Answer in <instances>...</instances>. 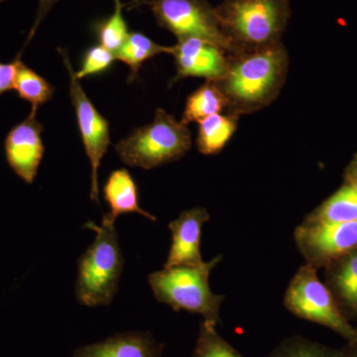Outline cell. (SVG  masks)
Masks as SVG:
<instances>
[{
    "mask_svg": "<svg viewBox=\"0 0 357 357\" xmlns=\"http://www.w3.org/2000/svg\"><path fill=\"white\" fill-rule=\"evenodd\" d=\"M227 109V98L217 82L206 81L188 98L181 121L188 126Z\"/></svg>",
    "mask_w": 357,
    "mask_h": 357,
    "instance_id": "2e32d148",
    "label": "cell"
},
{
    "mask_svg": "<svg viewBox=\"0 0 357 357\" xmlns=\"http://www.w3.org/2000/svg\"><path fill=\"white\" fill-rule=\"evenodd\" d=\"M161 347L145 333H124L84 345L73 357H161Z\"/></svg>",
    "mask_w": 357,
    "mask_h": 357,
    "instance_id": "4fadbf2b",
    "label": "cell"
},
{
    "mask_svg": "<svg viewBox=\"0 0 357 357\" xmlns=\"http://www.w3.org/2000/svg\"><path fill=\"white\" fill-rule=\"evenodd\" d=\"M70 75V96L77 115L84 150L91 167V199L98 204V168L110 145L109 123L84 93L81 82L75 76L69 56L59 50Z\"/></svg>",
    "mask_w": 357,
    "mask_h": 357,
    "instance_id": "ba28073f",
    "label": "cell"
},
{
    "mask_svg": "<svg viewBox=\"0 0 357 357\" xmlns=\"http://www.w3.org/2000/svg\"><path fill=\"white\" fill-rule=\"evenodd\" d=\"M58 0H39L38 10H37L36 18H35L34 24H33L31 29H30L29 35H28L27 41L26 45L31 41L33 37H34L35 33L38 29L40 24L42 21L46 17L47 14L49 13L52 7L55 6L56 2Z\"/></svg>",
    "mask_w": 357,
    "mask_h": 357,
    "instance_id": "484cf974",
    "label": "cell"
},
{
    "mask_svg": "<svg viewBox=\"0 0 357 357\" xmlns=\"http://www.w3.org/2000/svg\"><path fill=\"white\" fill-rule=\"evenodd\" d=\"M114 61V52L109 51L102 45L91 47L84 55L81 69L79 72H75V76L81 81L86 77L100 74L109 69Z\"/></svg>",
    "mask_w": 357,
    "mask_h": 357,
    "instance_id": "cb8c5ba5",
    "label": "cell"
},
{
    "mask_svg": "<svg viewBox=\"0 0 357 357\" xmlns=\"http://www.w3.org/2000/svg\"><path fill=\"white\" fill-rule=\"evenodd\" d=\"M342 357H357V340L349 342L347 351L340 352Z\"/></svg>",
    "mask_w": 357,
    "mask_h": 357,
    "instance_id": "83f0119b",
    "label": "cell"
},
{
    "mask_svg": "<svg viewBox=\"0 0 357 357\" xmlns=\"http://www.w3.org/2000/svg\"><path fill=\"white\" fill-rule=\"evenodd\" d=\"M123 4L121 0H114V13L112 16L102 23L98 28V38L100 44L102 45L109 51L119 50V47L123 44L128 38L129 32L128 24L122 14Z\"/></svg>",
    "mask_w": 357,
    "mask_h": 357,
    "instance_id": "7402d4cb",
    "label": "cell"
},
{
    "mask_svg": "<svg viewBox=\"0 0 357 357\" xmlns=\"http://www.w3.org/2000/svg\"><path fill=\"white\" fill-rule=\"evenodd\" d=\"M146 4L160 24L170 30L178 40L199 38L217 45L230 56L241 53L220 26L218 15L199 0H139Z\"/></svg>",
    "mask_w": 357,
    "mask_h": 357,
    "instance_id": "8992f818",
    "label": "cell"
},
{
    "mask_svg": "<svg viewBox=\"0 0 357 357\" xmlns=\"http://www.w3.org/2000/svg\"><path fill=\"white\" fill-rule=\"evenodd\" d=\"M222 256L198 266L164 268L149 276V284L155 298L169 305L174 311L199 314L204 321L220 323V310L225 296L211 292L210 274Z\"/></svg>",
    "mask_w": 357,
    "mask_h": 357,
    "instance_id": "3957f363",
    "label": "cell"
},
{
    "mask_svg": "<svg viewBox=\"0 0 357 357\" xmlns=\"http://www.w3.org/2000/svg\"><path fill=\"white\" fill-rule=\"evenodd\" d=\"M347 177H349V183L357 187V157L354 160L351 165L349 166Z\"/></svg>",
    "mask_w": 357,
    "mask_h": 357,
    "instance_id": "4316f807",
    "label": "cell"
},
{
    "mask_svg": "<svg viewBox=\"0 0 357 357\" xmlns=\"http://www.w3.org/2000/svg\"><path fill=\"white\" fill-rule=\"evenodd\" d=\"M237 119L238 116L234 114H217L198 122L197 147L199 151L204 155H215L222 151L236 132Z\"/></svg>",
    "mask_w": 357,
    "mask_h": 357,
    "instance_id": "9a60e30c",
    "label": "cell"
},
{
    "mask_svg": "<svg viewBox=\"0 0 357 357\" xmlns=\"http://www.w3.org/2000/svg\"><path fill=\"white\" fill-rule=\"evenodd\" d=\"M96 238L77 263V299L88 307L107 306L119 290L124 259L114 223L89 222Z\"/></svg>",
    "mask_w": 357,
    "mask_h": 357,
    "instance_id": "7a4b0ae2",
    "label": "cell"
},
{
    "mask_svg": "<svg viewBox=\"0 0 357 357\" xmlns=\"http://www.w3.org/2000/svg\"><path fill=\"white\" fill-rule=\"evenodd\" d=\"M270 357H342V354L307 338L292 337L283 340Z\"/></svg>",
    "mask_w": 357,
    "mask_h": 357,
    "instance_id": "603a6c76",
    "label": "cell"
},
{
    "mask_svg": "<svg viewBox=\"0 0 357 357\" xmlns=\"http://www.w3.org/2000/svg\"><path fill=\"white\" fill-rule=\"evenodd\" d=\"M37 110L31 107L29 115L9 131L4 141L7 163L21 180L29 185L38 174L44 155L43 126L37 119Z\"/></svg>",
    "mask_w": 357,
    "mask_h": 357,
    "instance_id": "30bf717a",
    "label": "cell"
},
{
    "mask_svg": "<svg viewBox=\"0 0 357 357\" xmlns=\"http://www.w3.org/2000/svg\"><path fill=\"white\" fill-rule=\"evenodd\" d=\"M137 1H138V0H133V6H134V4H135V3H136V2H137Z\"/></svg>",
    "mask_w": 357,
    "mask_h": 357,
    "instance_id": "f1b7e54d",
    "label": "cell"
},
{
    "mask_svg": "<svg viewBox=\"0 0 357 357\" xmlns=\"http://www.w3.org/2000/svg\"><path fill=\"white\" fill-rule=\"evenodd\" d=\"M225 13L230 38L241 53L277 44L283 18L278 0H236Z\"/></svg>",
    "mask_w": 357,
    "mask_h": 357,
    "instance_id": "52a82bcc",
    "label": "cell"
},
{
    "mask_svg": "<svg viewBox=\"0 0 357 357\" xmlns=\"http://www.w3.org/2000/svg\"><path fill=\"white\" fill-rule=\"evenodd\" d=\"M15 61L13 89L17 91L20 98L30 102L33 109H38L40 105L51 100L55 89L43 77L23 63L20 54Z\"/></svg>",
    "mask_w": 357,
    "mask_h": 357,
    "instance_id": "d6986e66",
    "label": "cell"
},
{
    "mask_svg": "<svg viewBox=\"0 0 357 357\" xmlns=\"http://www.w3.org/2000/svg\"><path fill=\"white\" fill-rule=\"evenodd\" d=\"M287 70V52L278 43L230 56L227 73L217 82L227 100V114H251L273 102Z\"/></svg>",
    "mask_w": 357,
    "mask_h": 357,
    "instance_id": "6da1fadb",
    "label": "cell"
},
{
    "mask_svg": "<svg viewBox=\"0 0 357 357\" xmlns=\"http://www.w3.org/2000/svg\"><path fill=\"white\" fill-rule=\"evenodd\" d=\"M1 1H4V0H0V2H1Z\"/></svg>",
    "mask_w": 357,
    "mask_h": 357,
    "instance_id": "f546056e",
    "label": "cell"
},
{
    "mask_svg": "<svg viewBox=\"0 0 357 357\" xmlns=\"http://www.w3.org/2000/svg\"><path fill=\"white\" fill-rule=\"evenodd\" d=\"M103 194L110 208V213L102 218L105 222L114 223L119 215L129 213H137L156 222L154 215L140 208L137 185L126 169H119L110 174L103 188Z\"/></svg>",
    "mask_w": 357,
    "mask_h": 357,
    "instance_id": "5bb4252c",
    "label": "cell"
},
{
    "mask_svg": "<svg viewBox=\"0 0 357 357\" xmlns=\"http://www.w3.org/2000/svg\"><path fill=\"white\" fill-rule=\"evenodd\" d=\"M210 220V213L197 206L183 211L177 220L169 223L172 244L164 268L198 266L203 264L201 255L202 229Z\"/></svg>",
    "mask_w": 357,
    "mask_h": 357,
    "instance_id": "7c38bea8",
    "label": "cell"
},
{
    "mask_svg": "<svg viewBox=\"0 0 357 357\" xmlns=\"http://www.w3.org/2000/svg\"><path fill=\"white\" fill-rule=\"evenodd\" d=\"M357 220V187L344 185L307 217L306 222H347Z\"/></svg>",
    "mask_w": 357,
    "mask_h": 357,
    "instance_id": "e0dca14e",
    "label": "cell"
},
{
    "mask_svg": "<svg viewBox=\"0 0 357 357\" xmlns=\"http://www.w3.org/2000/svg\"><path fill=\"white\" fill-rule=\"evenodd\" d=\"M285 306L295 316L325 326L349 342L357 340V328L349 325L312 265H303L293 277L286 291Z\"/></svg>",
    "mask_w": 357,
    "mask_h": 357,
    "instance_id": "5b68a950",
    "label": "cell"
},
{
    "mask_svg": "<svg viewBox=\"0 0 357 357\" xmlns=\"http://www.w3.org/2000/svg\"><path fill=\"white\" fill-rule=\"evenodd\" d=\"M333 284L345 305L357 311V251L347 253L333 276Z\"/></svg>",
    "mask_w": 357,
    "mask_h": 357,
    "instance_id": "44dd1931",
    "label": "cell"
},
{
    "mask_svg": "<svg viewBox=\"0 0 357 357\" xmlns=\"http://www.w3.org/2000/svg\"><path fill=\"white\" fill-rule=\"evenodd\" d=\"M172 52L173 46H162L144 34L130 32L119 50L114 52V56L115 60L121 61L130 68V81H134L143 63L160 54L172 55Z\"/></svg>",
    "mask_w": 357,
    "mask_h": 357,
    "instance_id": "ac0fdd59",
    "label": "cell"
},
{
    "mask_svg": "<svg viewBox=\"0 0 357 357\" xmlns=\"http://www.w3.org/2000/svg\"><path fill=\"white\" fill-rule=\"evenodd\" d=\"M172 56L177 70L174 82L185 77L220 81L227 73L230 58L220 47L199 38L178 40L173 46Z\"/></svg>",
    "mask_w": 357,
    "mask_h": 357,
    "instance_id": "8fae6325",
    "label": "cell"
},
{
    "mask_svg": "<svg viewBox=\"0 0 357 357\" xmlns=\"http://www.w3.org/2000/svg\"><path fill=\"white\" fill-rule=\"evenodd\" d=\"M16 61L4 64L0 63V96L13 89L14 77H15Z\"/></svg>",
    "mask_w": 357,
    "mask_h": 357,
    "instance_id": "d4e9b609",
    "label": "cell"
},
{
    "mask_svg": "<svg viewBox=\"0 0 357 357\" xmlns=\"http://www.w3.org/2000/svg\"><path fill=\"white\" fill-rule=\"evenodd\" d=\"M296 244L307 264L317 265L351 252L357 246V220L303 222L294 232Z\"/></svg>",
    "mask_w": 357,
    "mask_h": 357,
    "instance_id": "9c48e42d",
    "label": "cell"
},
{
    "mask_svg": "<svg viewBox=\"0 0 357 357\" xmlns=\"http://www.w3.org/2000/svg\"><path fill=\"white\" fill-rule=\"evenodd\" d=\"M192 357H243L217 331V324L204 321Z\"/></svg>",
    "mask_w": 357,
    "mask_h": 357,
    "instance_id": "ffe728a7",
    "label": "cell"
},
{
    "mask_svg": "<svg viewBox=\"0 0 357 357\" xmlns=\"http://www.w3.org/2000/svg\"><path fill=\"white\" fill-rule=\"evenodd\" d=\"M191 147L188 126L158 109L152 123L135 129L114 148L126 165L150 170L182 158Z\"/></svg>",
    "mask_w": 357,
    "mask_h": 357,
    "instance_id": "277c9868",
    "label": "cell"
}]
</instances>
